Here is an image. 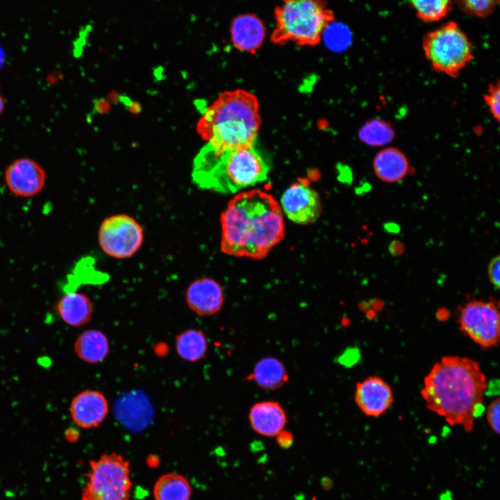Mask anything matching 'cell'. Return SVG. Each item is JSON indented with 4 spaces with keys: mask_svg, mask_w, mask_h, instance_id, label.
Segmentation results:
<instances>
[{
    "mask_svg": "<svg viewBox=\"0 0 500 500\" xmlns=\"http://www.w3.org/2000/svg\"><path fill=\"white\" fill-rule=\"evenodd\" d=\"M486 377L479 362L467 357L444 356L424 377L421 395L426 408L451 426L470 433L483 412Z\"/></svg>",
    "mask_w": 500,
    "mask_h": 500,
    "instance_id": "1",
    "label": "cell"
},
{
    "mask_svg": "<svg viewBox=\"0 0 500 500\" xmlns=\"http://www.w3.org/2000/svg\"><path fill=\"white\" fill-rule=\"evenodd\" d=\"M220 223L221 250L236 257L262 259L285 235L281 207L260 190L237 194L222 213Z\"/></svg>",
    "mask_w": 500,
    "mask_h": 500,
    "instance_id": "2",
    "label": "cell"
},
{
    "mask_svg": "<svg viewBox=\"0 0 500 500\" xmlns=\"http://www.w3.org/2000/svg\"><path fill=\"white\" fill-rule=\"evenodd\" d=\"M260 124L257 97L237 89L223 92L206 109L197 131L216 149L247 148L254 146Z\"/></svg>",
    "mask_w": 500,
    "mask_h": 500,
    "instance_id": "3",
    "label": "cell"
},
{
    "mask_svg": "<svg viewBox=\"0 0 500 500\" xmlns=\"http://www.w3.org/2000/svg\"><path fill=\"white\" fill-rule=\"evenodd\" d=\"M269 171L254 146L219 150L206 144L194 158L192 176L201 189L232 194L265 181Z\"/></svg>",
    "mask_w": 500,
    "mask_h": 500,
    "instance_id": "4",
    "label": "cell"
},
{
    "mask_svg": "<svg viewBox=\"0 0 500 500\" xmlns=\"http://www.w3.org/2000/svg\"><path fill=\"white\" fill-rule=\"evenodd\" d=\"M275 27L270 40L274 44L292 42L316 46L335 21L326 0H281L274 10Z\"/></svg>",
    "mask_w": 500,
    "mask_h": 500,
    "instance_id": "5",
    "label": "cell"
},
{
    "mask_svg": "<svg viewBox=\"0 0 500 500\" xmlns=\"http://www.w3.org/2000/svg\"><path fill=\"white\" fill-rule=\"evenodd\" d=\"M422 48L432 69L451 78L458 77L474 57L472 42L453 22L427 33Z\"/></svg>",
    "mask_w": 500,
    "mask_h": 500,
    "instance_id": "6",
    "label": "cell"
},
{
    "mask_svg": "<svg viewBox=\"0 0 500 500\" xmlns=\"http://www.w3.org/2000/svg\"><path fill=\"white\" fill-rule=\"evenodd\" d=\"M81 500H131L129 461L117 453L90 460Z\"/></svg>",
    "mask_w": 500,
    "mask_h": 500,
    "instance_id": "7",
    "label": "cell"
},
{
    "mask_svg": "<svg viewBox=\"0 0 500 500\" xmlns=\"http://www.w3.org/2000/svg\"><path fill=\"white\" fill-rule=\"evenodd\" d=\"M99 244L109 256L124 259L133 256L144 241L141 225L132 217L117 214L106 217L98 233Z\"/></svg>",
    "mask_w": 500,
    "mask_h": 500,
    "instance_id": "8",
    "label": "cell"
},
{
    "mask_svg": "<svg viewBox=\"0 0 500 500\" xmlns=\"http://www.w3.org/2000/svg\"><path fill=\"white\" fill-rule=\"evenodd\" d=\"M458 323L460 331L480 347H497L500 338V315L493 301H472L462 307Z\"/></svg>",
    "mask_w": 500,
    "mask_h": 500,
    "instance_id": "9",
    "label": "cell"
},
{
    "mask_svg": "<svg viewBox=\"0 0 500 500\" xmlns=\"http://www.w3.org/2000/svg\"><path fill=\"white\" fill-rule=\"evenodd\" d=\"M281 203L287 217L300 224L315 222L322 212L321 199L306 178H299L283 192Z\"/></svg>",
    "mask_w": 500,
    "mask_h": 500,
    "instance_id": "10",
    "label": "cell"
},
{
    "mask_svg": "<svg viewBox=\"0 0 500 500\" xmlns=\"http://www.w3.org/2000/svg\"><path fill=\"white\" fill-rule=\"evenodd\" d=\"M46 172L35 160L19 158L10 162L4 172L8 190L19 197H32L38 194L46 183Z\"/></svg>",
    "mask_w": 500,
    "mask_h": 500,
    "instance_id": "11",
    "label": "cell"
},
{
    "mask_svg": "<svg viewBox=\"0 0 500 500\" xmlns=\"http://www.w3.org/2000/svg\"><path fill=\"white\" fill-rule=\"evenodd\" d=\"M354 400L365 415L377 417L391 408L394 396L387 382L379 376H372L357 383Z\"/></svg>",
    "mask_w": 500,
    "mask_h": 500,
    "instance_id": "12",
    "label": "cell"
},
{
    "mask_svg": "<svg viewBox=\"0 0 500 500\" xmlns=\"http://www.w3.org/2000/svg\"><path fill=\"white\" fill-rule=\"evenodd\" d=\"M229 32L235 49L254 54L262 47L267 30L264 22L256 13L245 12L232 19Z\"/></svg>",
    "mask_w": 500,
    "mask_h": 500,
    "instance_id": "13",
    "label": "cell"
},
{
    "mask_svg": "<svg viewBox=\"0 0 500 500\" xmlns=\"http://www.w3.org/2000/svg\"><path fill=\"white\" fill-rule=\"evenodd\" d=\"M70 414L78 426L91 428L99 426L108 412V403L99 391L86 390L77 394L70 404Z\"/></svg>",
    "mask_w": 500,
    "mask_h": 500,
    "instance_id": "14",
    "label": "cell"
},
{
    "mask_svg": "<svg viewBox=\"0 0 500 500\" xmlns=\"http://www.w3.org/2000/svg\"><path fill=\"white\" fill-rule=\"evenodd\" d=\"M185 300L189 308L196 314L212 315L218 312L222 307L223 290L214 279L207 277L197 278L188 286Z\"/></svg>",
    "mask_w": 500,
    "mask_h": 500,
    "instance_id": "15",
    "label": "cell"
},
{
    "mask_svg": "<svg viewBox=\"0 0 500 500\" xmlns=\"http://www.w3.org/2000/svg\"><path fill=\"white\" fill-rule=\"evenodd\" d=\"M249 419L256 433L265 437H276L285 427L287 414L278 402L264 401L251 407Z\"/></svg>",
    "mask_w": 500,
    "mask_h": 500,
    "instance_id": "16",
    "label": "cell"
},
{
    "mask_svg": "<svg viewBox=\"0 0 500 500\" xmlns=\"http://www.w3.org/2000/svg\"><path fill=\"white\" fill-rule=\"evenodd\" d=\"M372 168L378 178L393 183L403 179L410 173L412 167L403 151L397 147H388L376 153Z\"/></svg>",
    "mask_w": 500,
    "mask_h": 500,
    "instance_id": "17",
    "label": "cell"
},
{
    "mask_svg": "<svg viewBox=\"0 0 500 500\" xmlns=\"http://www.w3.org/2000/svg\"><path fill=\"white\" fill-rule=\"evenodd\" d=\"M56 310L62 321L74 327L86 324L92 315V305L89 297L75 291L64 294L58 301Z\"/></svg>",
    "mask_w": 500,
    "mask_h": 500,
    "instance_id": "18",
    "label": "cell"
},
{
    "mask_svg": "<svg viewBox=\"0 0 500 500\" xmlns=\"http://www.w3.org/2000/svg\"><path fill=\"white\" fill-rule=\"evenodd\" d=\"M247 379L266 390L281 388L289 379L284 364L276 357L267 356L258 360Z\"/></svg>",
    "mask_w": 500,
    "mask_h": 500,
    "instance_id": "19",
    "label": "cell"
},
{
    "mask_svg": "<svg viewBox=\"0 0 500 500\" xmlns=\"http://www.w3.org/2000/svg\"><path fill=\"white\" fill-rule=\"evenodd\" d=\"M74 348L81 360L92 364L103 361L110 350L106 335L97 329L82 332L76 339Z\"/></svg>",
    "mask_w": 500,
    "mask_h": 500,
    "instance_id": "20",
    "label": "cell"
},
{
    "mask_svg": "<svg viewBox=\"0 0 500 500\" xmlns=\"http://www.w3.org/2000/svg\"><path fill=\"white\" fill-rule=\"evenodd\" d=\"M153 494L155 500H190L192 490L184 476L167 473L160 476L156 481Z\"/></svg>",
    "mask_w": 500,
    "mask_h": 500,
    "instance_id": "21",
    "label": "cell"
},
{
    "mask_svg": "<svg viewBox=\"0 0 500 500\" xmlns=\"http://www.w3.org/2000/svg\"><path fill=\"white\" fill-rule=\"evenodd\" d=\"M178 355L184 360L196 362L201 360L208 350V342L203 332L195 328L185 330L175 340Z\"/></svg>",
    "mask_w": 500,
    "mask_h": 500,
    "instance_id": "22",
    "label": "cell"
},
{
    "mask_svg": "<svg viewBox=\"0 0 500 500\" xmlns=\"http://www.w3.org/2000/svg\"><path fill=\"white\" fill-rule=\"evenodd\" d=\"M362 142L372 147H379L390 143L394 138V128L381 119H373L366 122L359 131Z\"/></svg>",
    "mask_w": 500,
    "mask_h": 500,
    "instance_id": "23",
    "label": "cell"
},
{
    "mask_svg": "<svg viewBox=\"0 0 500 500\" xmlns=\"http://www.w3.org/2000/svg\"><path fill=\"white\" fill-rule=\"evenodd\" d=\"M417 17L426 22L444 17L451 10V0H410Z\"/></svg>",
    "mask_w": 500,
    "mask_h": 500,
    "instance_id": "24",
    "label": "cell"
},
{
    "mask_svg": "<svg viewBox=\"0 0 500 500\" xmlns=\"http://www.w3.org/2000/svg\"><path fill=\"white\" fill-rule=\"evenodd\" d=\"M459 2L466 12L476 17H485L494 10L499 0H459Z\"/></svg>",
    "mask_w": 500,
    "mask_h": 500,
    "instance_id": "25",
    "label": "cell"
},
{
    "mask_svg": "<svg viewBox=\"0 0 500 500\" xmlns=\"http://www.w3.org/2000/svg\"><path fill=\"white\" fill-rule=\"evenodd\" d=\"M483 101L491 115L499 123L500 122V83L499 80L489 83L486 92L483 94Z\"/></svg>",
    "mask_w": 500,
    "mask_h": 500,
    "instance_id": "26",
    "label": "cell"
},
{
    "mask_svg": "<svg viewBox=\"0 0 500 500\" xmlns=\"http://www.w3.org/2000/svg\"><path fill=\"white\" fill-rule=\"evenodd\" d=\"M326 43L333 49H342L345 48L349 42V33L343 27H335L332 28L326 36Z\"/></svg>",
    "mask_w": 500,
    "mask_h": 500,
    "instance_id": "27",
    "label": "cell"
},
{
    "mask_svg": "<svg viewBox=\"0 0 500 500\" xmlns=\"http://www.w3.org/2000/svg\"><path fill=\"white\" fill-rule=\"evenodd\" d=\"M499 398L494 399L486 409V419L491 429L497 434L499 433Z\"/></svg>",
    "mask_w": 500,
    "mask_h": 500,
    "instance_id": "28",
    "label": "cell"
},
{
    "mask_svg": "<svg viewBox=\"0 0 500 500\" xmlns=\"http://www.w3.org/2000/svg\"><path fill=\"white\" fill-rule=\"evenodd\" d=\"M488 274L490 283L496 289L500 286V257L499 255L494 257L489 262Z\"/></svg>",
    "mask_w": 500,
    "mask_h": 500,
    "instance_id": "29",
    "label": "cell"
},
{
    "mask_svg": "<svg viewBox=\"0 0 500 500\" xmlns=\"http://www.w3.org/2000/svg\"><path fill=\"white\" fill-rule=\"evenodd\" d=\"M277 444L283 449L289 448L294 442V436L292 433L282 431L276 436Z\"/></svg>",
    "mask_w": 500,
    "mask_h": 500,
    "instance_id": "30",
    "label": "cell"
},
{
    "mask_svg": "<svg viewBox=\"0 0 500 500\" xmlns=\"http://www.w3.org/2000/svg\"><path fill=\"white\" fill-rule=\"evenodd\" d=\"M78 431L75 428H68L65 433V439L69 442H74L78 438Z\"/></svg>",
    "mask_w": 500,
    "mask_h": 500,
    "instance_id": "31",
    "label": "cell"
},
{
    "mask_svg": "<svg viewBox=\"0 0 500 500\" xmlns=\"http://www.w3.org/2000/svg\"><path fill=\"white\" fill-rule=\"evenodd\" d=\"M5 109V99L0 92V115L3 112Z\"/></svg>",
    "mask_w": 500,
    "mask_h": 500,
    "instance_id": "32",
    "label": "cell"
}]
</instances>
